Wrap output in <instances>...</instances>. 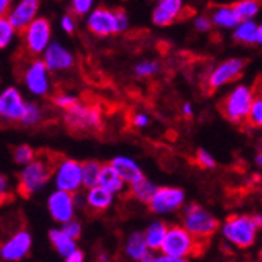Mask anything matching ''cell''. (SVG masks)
<instances>
[{
  "mask_svg": "<svg viewBox=\"0 0 262 262\" xmlns=\"http://www.w3.org/2000/svg\"><path fill=\"white\" fill-rule=\"evenodd\" d=\"M61 159H63L61 154L52 152L49 149L35 152L33 160L29 162L26 168L19 174V182H17L19 195L24 198H29L38 188L44 187L55 173L57 165L60 163Z\"/></svg>",
  "mask_w": 262,
  "mask_h": 262,
  "instance_id": "6da1fadb",
  "label": "cell"
},
{
  "mask_svg": "<svg viewBox=\"0 0 262 262\" xmlns=\"http://www.w3.org/2000/svg\"><path fill=\"white\" fill-rule=\"evenodd\" d=\"M209 242L200 241L190 234L184 226H170L165 232L160 250L163 254L173 256L179 260H184L190 256H200L204 253Z\"/></svg>",
  "mask_w": 262,
  "mask_h": 262,
  "instance_id": "7a4b0ae2",
  "label": "cell"
},
{
  "mask_svg": "<svg viewBox=\"0 0 262 262\" xmlns=\"http://www.w3.org/2000/svg\"><path fill=\"white\" fill-rule=\"evenodd\" d=\"M254 98V88L241 85L234 88L229 94L220 101L219 110L232 124H245L247 115Z\"/></svg>",
  "mask_w": 262,
  "mask_h": 262,
  "instance_id": "3957f363",
  "label": "cell"
},
{
  "mask_svg": "<svg viewBox=\"0 0 262 262\" xmlns=\"http://www.w3.org/2000/svg\"><path fill=\"white\" fill-rule=\"evenodd\" d=\"M259 226H260L259 217L231 215L225 223L223 234L232 245L239 248H248L256 241V232Z\"/></svg>",
  "mask_w": 262,
  "mask_h": 262,
  "instance_id": "277c9868",
  "label": "cell"
},
{
  "mask_svg": "<svg viewBox=\"0 0 262 262\" xmlns=\"http://www.w3.org/2000/svg\"><path fill=\"white\" fill-rule=\"evenodd\" d=\"M220 223L215 217H212L207 210L198 204H190L184 213V228L195 235L196 239L209 242L210 237L217 232Z\"/></svg>",
  "mask_w": 262,
  "mask_h": 262,
  "instance_id": "5b68a950",
  "label": "cell"
},
{
  "mask_svg": "<svg viewBox=\"0 0 262 262\" xmlns=\"http://www.w3.org/2000/svg\"><path fill=\"white\" fill-rule=\"evenodd\" d=\"M64 120L71 129L77 130H101L102 118L96 105L76 102L73 107L66 108Z\"/></svg>",
  "mask_w": 262,
  "mask_h": 262,
  "instance_id": "8992f818",
  "label": "cell"
},
{
  "mask_svg": "<svg viewBox=\"0 0 262 262\" xmlns=\"http://www.w3.org/2000/svg\"><path fill=\"white\" fill-rule=\"evenodd\" d=\"M24 35V42H26V49L32 55H38L44 52V49L51 42V22L39 17L33 19L26 30L22 32Z\"/></svg>",
  "mask_w": 262,
  "mask_h": 262,
  "instance_id": "52a82bcc",
  "label": "cell"
},
{
  "mask_svg": "<svg viewBox=\"0 0 262 262\" xmlns=\"http://www.w3.org/2000/svg\"><path fill=\"white\" fill-rule=\"evenodd\" d=\"M247 61L242 58H229L223 63H220L215 69L212 71L207 77V90L212 93L229 82H234L244 74Z\"/></svg>",
  "mask_w": 262,
  "mask_h": 262,
  "instance_id": "ba28073f",
  "label": "cell"
},
{
  "mask_svg": "<svg viewBox=\"0 0 262 262\" xmlns=\"http://www.w3.org/2000/svg\"><path fill=\"white\" fill-rule=\"evenodd\" d=\"M55 182L58 190L76 193L82 187V168L80 163L73 159H61L55 170Z\"/></svg>",
  "mask_w": 262,
  "mask_h": 262,
  "instance_id": "9c48e42d",
  "label": "cell"
},
{
  "mask_svg": "<svg viewBox=\"0 0 262 262\" xmlns=\"http://www.w3.org/2000/svg\"><path fill=\"white\" fill-rule=\"evenodd\" d=\"M184 204V192L174 187H162L156 188L154 195L148 201L149 209L154 213H168L181 209Z\"/></svg>",
  "mask_w": 262,
  "mask_h": 262,
  "instance_id": "30bf717a",
  "label": "cell"
},
{
  "mask_svg": "<svg viewBox=\"0 0 262 262\" xmlns=\"http://www.w3.org/2000/svg\"><path fill=\"white\" fill-rule=\"evenodd\" d=\"M88 29L91 33H94L96 36H101V38L118 33L115 10H108L104 7L96 8L88 19Z\"/></svg>",
  "mask_w": 262,
  "mask_h": 262,
  "instance_id": "8fae6325",
  "label": "cell"
},
{
  "mask_svg": "<svg viewBox=\"0 0 262 262\" xmlns=\"http://www.w3.org/2000/svg\"><path fill=\"white\" fill-rule=\"evenodd\" d=\"M38 8H39V0H20L13 10H10L7 16L14 32L22 33L26 30V27L35 19Z\"/></svg>",
  "mask_w": 262,
  "mask_h": 262,
  "instance_id": "7c38bea8",
  "label": "cell"
},
{
  "mask_svg": "<svg viewBox=\"0 0 262 262\" xmlns=\"http://www.w3.org/2000/svg\"><path fill=\"white\" fill-rule=\"evenodd\" d=\"M74 193L58 190L49 198V210L55 222L64 223L74 217Z\"/></svg>",
  "mask_w": 262,
  "mask_h": 262,
  "instance_id": "4fadbf2b",
  "label": "cell"
},
{
  "mask_svg": "<svg viewBox=\"0 0 262 262\" xmlns=\"http://www.w3.org/2000/svg\"><path fill=\"white\" fill-rule=\"evenodd\" d=\"M32 247V237L27 231L16 232L10 241L0 247V257L5 260H19L29 253Z\"/></svg>",
  "mask_w": 262,
  "mask_h": 262,
  "instance_id": "5bb4252c",
  "label": "cell"
},
{
  "mask_svg": "<svg viewBox=\"0 0 262 262\" xmlns=\"http://www.w3.org/2000/svg\"><path fill=\"white\" fill-rule=\"evenodd\" d=\"M44 64L47 71H66L74 64V58L64 47L52 42L44 49Z\"/></svg>",
  "mask_w": 262,
  "mask_h": 262,
  "instance_id": "9a60e30c",
  "label": "cell"
},
{
  "mask_svg": "<svg viewBox=\"0 0 262 262\" xmlns=\"http://www.w3.org/2000/svg\"><path fill=\"white\" fill-rule=\"evenodd\" d=\"M26 83L29 90L33 94H38V96H42V94L47 93V90H49V80H47V68L44 61L36 60L30 63V66L26 71Z\"/></svg>",
  "mask_w": 262,
  "mask_h": 262,
  "instance_id": "2e32d148",
  "label": "cell"
},
{
  "mask_svg": "<svg viewBox=\"0 0 262 262\" xmlns=\"http://www.w3.org/2000/svg\"><path fill=\"white\" fill-rule=\"evenodd\" d=\"M112 200H113V193L98 184V185H93L88 188L85 206L93 213H102L104 210H107L110 207Z\"/></svg>",
  "mask_w": 262,
  "mask_h": 262,
  "instance_id": "e0dca14e",
  "label": "cell"
},
{
  "mask_svg": "<svg viewBox=\"0 0 262 262\" xmlns=\"http://www.w3.org/2000/svg\"><path fill=\"white\" fill-rule=\"evenodd\" d=\"M0 99L4 104L2 116L8 118V120H20L24 108H26V102H24L19 91L16 88H8L4 91Z\"/></svg>",
  "mask_w": 262,
  "mask_h": 262,
  "instance_id": "ac0fdd59",
  "label": "cell"
},
{
  "mask_svg": "<svg viewBox=\"0 0 262 262\" xmlns=\"http://www.w3.org/2000/svg\"><path fill=\"white\" fill-rule=\"evenodd\" d=\"M234 39L244 42V44H260L262 42V29L251 20L245 19L241 20L237 26L234 27Z\"/></svg>",
  "mask_w": 262,
  "mask_h": 262,
  "instance_id": "d6986e66",
  "label": "cell"
},
{
  "mask_svg": "<svg viewBox=\"0 0 262 262\" xmlns=\"http://www.w3.org/2000/svg\"><path fill=\"white\" fill-rule=\"evenodd\" d=\"M126 253L135 260H154V256H151V250L148 248L141 232H134L129 235L126 244Z\"/></svg>",
  "mask_w": 262,
  "mask_h": 262,
  "instance_id": "ffe728a7",
  "label": "cell"
},
{
  "mask_svg": "<svg viewBox=\"0 0 262 262\" xmlns=\"http://www.w3.org/2000/svg\"><path fill=\"white\" fill-rule=\"evenodd\" d=\"M110 165L116 170V173L123 178L124 182L132 184V182L138 181L140 178H143V173L140 170V166L134 160H130L127 157H115L110 162Z\"/></svg>",
  "mask_w": 262,
  "mask_h": 262,
  "instance_id": "44dd1931",
  "label": "cell"
},
{
  "mask_svg": "<svg viewBox=\"0 0 262 262\" xmlns=\"http://www.w3.org/2000/svg\"><path fill=\"white\" fill-rule=\"evenodd\" d=\"M98 184L101 187L107 188L108 192H112V193H120V192H123V188H124L123 178L116 173V170L113 168L110 163L101 166V173H99Z\"/></svg>",
  "mask_w": 262,
  "mask_h": 262,
  "instance_id": "7402d4cb",
  "label": "cell"
},
{
  "mask_svg": "<svg viewBox=\"0 0 262 262\" xmlns=\"http://www.w3.org/2000/svg\"><path fill=\"white\" fill-rule=\"evenodd\" d=\"M210 22L215 24L217 27H223V29H234L237 24L241 22V17L237 16V13L234 11L232 7H215L212 10L210 14Z\"/></svg>",
  "mask_w": 262,
  "mask_h": 262,
  "instance_id": "603a6c76",
  "label": "cell"
},
{
  "mask_svg": "<svg viewBox=\"0 0 262 262\" xmlns=\"http://www.w3.org/2000/svg\"><path fill=\"white\" fill-rule=\"evenodd\" d=\"M51 242L54 245V248L64 257H68L71 253H73L77 247H76V241L71 239L68 234H64L61 229H52L51 234Z\"/></svg>",
  "mask_w": 262,
  "mask_h": 262,
  "instance_id": "cb8c5ba5",
  "label": "cell"
},
{
  "mask_svg": "<svg viewBox=\"0 0 262 262\" xmlns=\"http://www.w3.org/2000/svg\"><path fill=\"white\" fill-rule=\"evenodd\" d=\"M166 229H168V226H166L163 222H154L148 226L143 237H145V242L149 250H160Z\"/></svg>",
  "mask_w": 262,
  "mask_h": 262,
  "instance_id": "d4e9b609",
  "label": "cell"
},
{
  "mask_svg": "<svg viewBox=\"0 0 262 262\" xmlns=\"http://www.w3.org/2000/svg\"><path fill=\"white\" fill-rule=\"evenodd\" d=\"M156 188L157 187L152 182H149L145 176H143L138 181L130 184V196L141 203H148L151 200V196L154 195Z\"/></svg>",
  "mask_w": 262,
  "mask_h": 262,
  "instance_id": "484cf974",
  "label": "cell"
},
{
  "mask_svg": "<svg viewBox=\"0 0 262 262\" xmlns=\"http://www.w3.org/2000/svg\"><path fill=\"white\" fill-rule=\"evenodd\" d=\"M101 166H102V163H99L96 160H86V162L80 163V168H82V185L85 188H90L93 185H98Z\"/></svg>",
  "mask_w": 262,
  "mask_h": 262,
  "instance_id": "4316f807",
  "label": "cell"
},
{
  "mask_svg": "<svg viewBox=\"0 0 262 262\" xmlns=\"http://www.w3.org/2000/svg\"><path fill=\"white\" fill-rule=\"evenodd\" d=\"M232 8L241 17V20L253 19L260 8V0H241V2H235Z\"/></svg>",
  "mask_w": 262,
  "mask_h": 262,
  "instance_id": "83f0119b",
  "label": "cell"
},
{
  "mask_svg": "<svg viewBox=\"0 0 262 262\" xmlns=\"http://www.w3.org/2000/svg\"><path fill=\"white\" fill-rule=\"evenodd\" d=\"M245 124H250L251 127H260L262 124V99H260V94L257 93V96L253 98L251 101V105H250V110H248V115H247V123Z\"/></svg>",
  "mask_w": 262,
  "mask_h": 262,
  "instance_id": "f1b7e54d",
  "label": "cell"
},
{
  "mask_svg": "<svg viewBox=\"0 0 262 262\" xmlns=\"http://www.w3.org/2000/svg\"><path fill=\"white\" fill-rule=\"evenodd\" d=\"M13 36H14V29L11 26V22L8 20L7 16H0V49H5L11 42Z\"/></svg>",
  "mask_w": 262,
  "mask_h": 262,
  "instance_id": "f546056e",
  "label": "cell"
},
{
  "mask_svg": "<svg viewBox=\"0 0 262 262\" xmlns=\"http://www.w3.org/2000/svg\"><path fill=\"white\" fill-rule=\"evenodd\" d=\"M39 120H41V110L35 104H26V108H24V113L19 121H22L27 126H32V124H36Z\"/></svg>",
  "mask_w": 262,
  "mask_h": 262,
  "instance_id": "4dcf8cb0",
  "label": "cell"
},
{
  "mask_svg": "<svg viewBox=\"0 0 262 262\" xmlns=\"http://www.w3.org/2000/svg\"><path fill=\"white\" fill-rule=\"evenodd\" d=\"M157 7L160 10H163L165 13H168L176 20L182 11V0H159Z\"/></svg>",
  "mask_w": 262,
  "mask_h": 262,
  "instance_id": "1f68e13d",
  "label": "cell"
},
{
  "mask_svg": "<svg viewBox=\"0 0 262 262\" xmlns=\"http://www.w3.org/2000/svg\"><path fill=\"white\" fill-rule=\"evenodd\" d=\"M33 157H35V151L29 145H22L14 151V162L19 165H27L29 162L33 160Z\"/></svg>",
  "mask_w": 262,
  "mask_h": 262,
  "instance_id": "d6a6232c",
  "label": "cell"
},
{
  "mask_svg": "<svg viewBox=\"0 0 262 262\" xmlns=\"http://www.w3.org/2000/svg\"><path fill=\"white\" fill-rule=\"evenodd\" d=\"M157 69H159L157 63H154V61H143V63H140L135 68V73H137L138 77H149V76L157 73Z\"/></svg>",
  "mask_w": 262,
  "mask_h": 262,
  "instance_id": "836d02e7",
  "label": "cell"
},
{
  "mask_svg": "<svg viewBox=\"0 0 262 262\" xmlns=\"http://www.w3.org/2000/svg\"><path fill=\"white\" fill-rule=\"evenodd\" d=\"M152 22L156 24V26H159V27H166V26H171V24L174 22V19L168 13H165L163 10H160L157 7L154 10V13H152Z\"/></svg>",
  "mask_w": 262,
  "mask_h": 262,
  "instance_id": "e575fe53",
  "label": "cell"
},
{
  "mask_svg": "<svg viewBox=\"0 0 262 262\" xmlns=\"http://www.w3.org/2000/svg\"><path fill=\"white\" fill-rule=\"evenodd\" d=\"M10 201H13V193L10 190V184H8L5 176L0 174V206L7 204Z\"/></svg>",
  "mask_w": 262,
  "mask_h": 262,
  "instance_id": "d590c367",
  "label": "cell"
},
{
  "mask_svg": "<svg viewBox=\"0 0 262 262\" xmlns=\"http://www.w3.org/2000/svg\"><path fill=\"white\" fill-rule=\"evenodd\" d=\"M195 162L201 168H213L215 166V160L210 157L209 152H206L204 149H198L196 156H195Z\"/></svg>",
  "mask_w": 262,
  "mask_h": 262,
  "instance_id": "8d00e7d4",
  "label": "cell"
},
{
  "mask_svg": "<svg viewBox=\"0 0 262 262\" xmlns=\"http://www.w3.org/2000/svg\"><path fill=\"white\" fill-rule=\"evenodd\" d=\"M64 234H68L71 239H79L80 237V232H82V229H80V223H77V222H74L73 219L71 220H68V222H64V226H63V229H61Z\"/></svg>",
  "mask_w": 262,
  "mask_h": 262,
  "instance_id": "74e56055",
  "label": "cell"
},
{
  "mask_svg": "<svg viewBox=\"0 0 262 262\" xmlns=\"http://www.w3.org/2000/svg\"><path fill=\"white\" fill-rule=\"evenodd\" d=\"M76 102H77V99L74 96H69V94H57V96L54 98V104L60 108H64V110L73 107Z\"/></svg>",
  "mask_w": 262,
  "mask_h": 262,
  "instance_id": "f35d334b",
  "label": "cell"
},
{
  "mask_svg": "<svg viewBox=\"0 0 262 262\" xmlns=\"http://www.w3.org/2000/svg\"><path fill=\"white\" fill-rule=\"evenodd\" d=\"M93 0H73V10L77 16H83L90 11Z\"/></svg>",
  "mask_w": 262,
  "mask_h": 262,
  "instance_id": "ab89813d",
  "label": "cell"
},
{
  "mask_svg": "<svg viewBox=\"0 0 262 262\" xmlns=\"http://www.w3.org/2000/svg\"><path fill=\"white\" fill-rule=\"evenodd\" d=\"M115 17H116V27H118V33L123 32L124 29H127V16L123 10H115Z\"/></svg>",
  "mask_w": 262,
  "mask_h": 262,
  "instance_id": "60d3db41",
  "label": "cell"
},
{
  "mask_svg": "<svg viewBox=\"0 0 262 262\" xmlns=\"http://www.w3.org/2000/svg\"><path fill=\"white\" fill-rule=\"evenodd\" d=\"M61 27H63V30H64L66 33L73 35V33H74V30H76V22H74V17L71 16V14H66V16L63 17V20H61Z\"/></svg>",
  "mask_w": 262,
  "mask_h": 262,
  "instance_id": "b9f144b4",
  "label": "cell"
},
{
  "mask_svg": "<svg viewBox=\"0 0 262 262\" xmlns=\"http://www.w3.org/2000/svg\"><path fill=\"white\" fill-rule=\"evenodd\" d=\"M210 26H212V22H210V19H209L207 16H201V17H198V19L195 20V27H196L200 32H207V30L210 29Z\"/></svg>",
  "mask_w": 262,
  "mask_h": 262,
  "instance_id": "7bdbcfd3",
  "label": "cell"
},
{
  "mask_svg": "<svg viewBox=\"0 0 262 262\" xmlns=\"http://www.w3.org/2000/svg\"><path fill=\"white\" fill-rule=\"evenodd\" d=\"M132 123L135 127H145L148 124V116L143 113H137L135 116H132Z\"/></svg>",
  "mask_w": 262,
  "mask_h": 262,
  "instance_id": "ee69618b",
  "label": "cell"
},
{
  "mask_svg": "<svg viewBox=\"0 0 262 262\" xmlns=\"http://www.w3.org/2000/svg\"><path fill=\"white\" fill-rule=\"evenodd\" d=\"M13 0H0V16H7L11 10Z\"/></svg>",
  "mask_w": 262,
  "mask_h": 262,
  "instance_id": "f6af8a7d",
  "label": "cell"
},
{
  "mask_svg": "<svg viewBox=\"0 0 262 262\" xmlns=\"http://www.w3.org/2000/svg\"><path fill=\"white\" fill-rule=\"evenodd\" d=\"M66 260H68V262H80V260H83V253L79 251V250L76 248L73 253H71V254L66 257Z\"/></svg>",
  "mask_w": 262,
  "mask_h": 262,
  "instance_id": "bcb514c9",
  "label": "cell"
},
{
  "mask_svg": "<svg viewBox=\"0 0 262 262\" xmlns=\"http://www.w3.org/2000/svg\"><path fill=\"white\" fill-rule=\"evenodd\" d=\"M184 115L185 116H192V107H190L188 104L184 105Z\"/></svg>",
  "mask_w": 262,
  "mask_h": 262,
  "instance_id": "7dc6e473",
  "label": "cell"
},
{
  "mask_svg": "<svg viewBox=\"0 0 262 262\" xmlns=\"http://www.w3.org/2000/svg\"><path fill=\"white\" fill-rule=\"evenodd\" d=\"M2 110H4V104H2V99H0V115H2Z\"/></svg>",
  "mask_w": 262,
  "mask_h": 262,
  "instance_id": "c3c4849f",
  "label": "cell"
}]
</instances>
